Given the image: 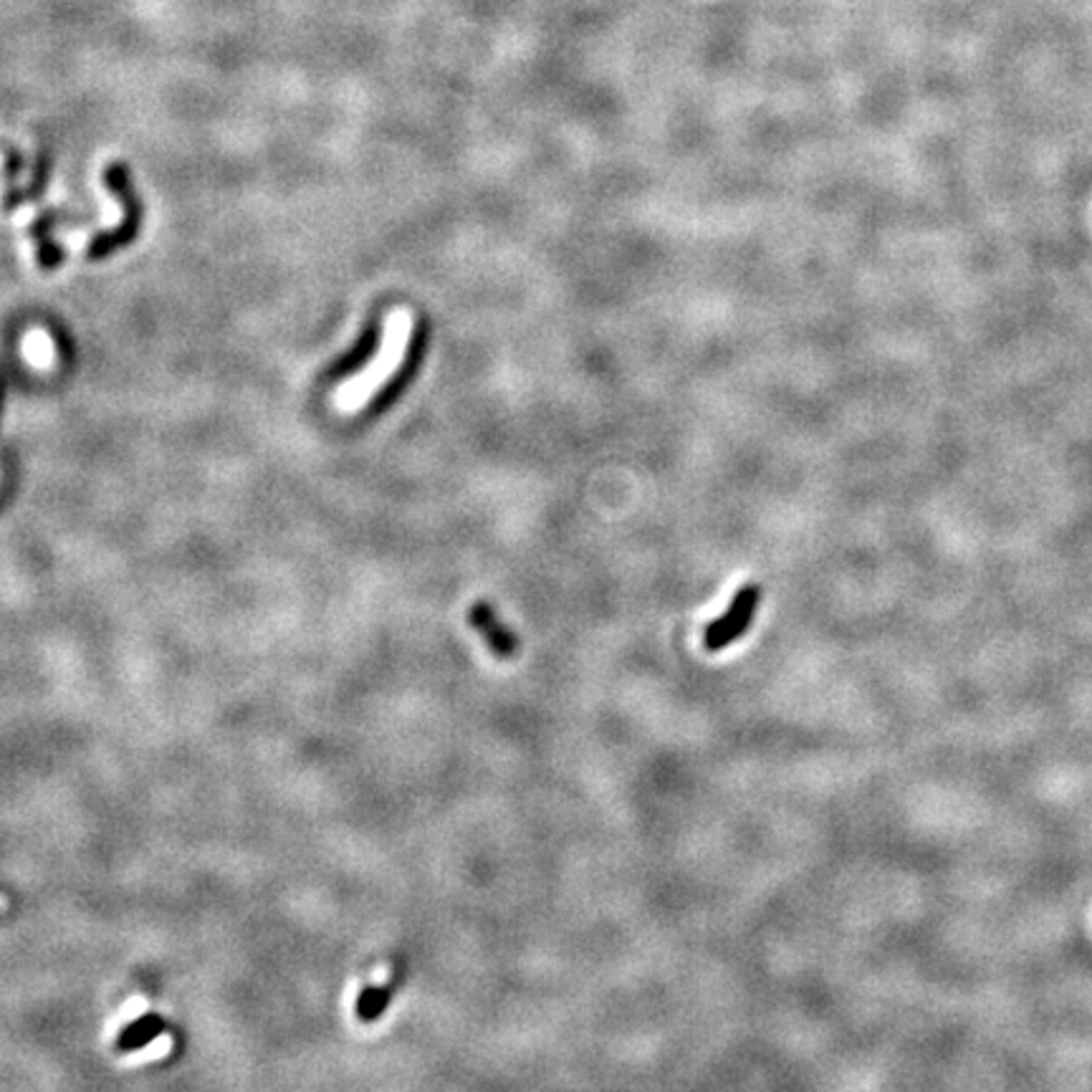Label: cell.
<instances>
[{
	"instance_id": "5b68a950",
	"label": "cell",
	"mask_w": 1092,
	"mask_h": 1092,
	"mask_svg": "<svg viewBox=\"0 0 1092 1092\" xmlns=\"http://www.w3.org/2000/svg\"><path fill=\"white\" fill-rule=\"evenodd\" d=\"M397 984H399V974L388 984H379V987H364L362 991H359L357 1004H355V1014L359 1022H364V1024L377 1022V1019L388 1011L392 999H395Z\"/></svg>"
},
{
	"instance_id": "6da1fadb",
	"label": "cell",
	"mask_w": 1092,
	"mask_h": 1092,
	"mask_svg": "<svg viewBox=\"0 0 1092 1092\" xmlns=\"http://www.w3.org/2000/svg\"><path fill=\"white\" fill-rule=\"evenodd\" d=\"M410 329H412L410 314H405V311H395V314L390 317L388 329H385V337H382V347H379L377 357L372 359L370 368L359 372L357 377H352L347 385H342V388L337 390L335 403L339 410L342 412L362 410L364 405H368L370 399L377 395V390L382 388V385L388 382L392 375H395L399 362H403L405 352H408Z\"/></svg>"
},
{
	"instance_id": "8992f818",
	"label": "cell",
	"mask_w": 1092,
	"mask_h": 1092,
	"mask_svg": "<svg viewBox=\"0 0 1092 1092\" xmlns=\"http://www.w3.org/2000/svg\"><path fill=\"white\" fill-rule=\"evenodd\" d=\"M23 357L31 368L49 370L53 359H56V347H53V339L49 337V331L31 329L29 335L23 337Z\"/></svg>"
},
{
	"instance_id": "3957f363",
	"label": "cell",
	"mask_w": 1092,
	"mask_h": 1092,
	"mask_svg": "<svg viewBox=\"0 0 1092 1092\" xmlns=\"http://www.w3.org/2000/svg\"><path fill=\"white\" fill-rule=\"evenodd\" d=\"M468 620L473 625V630L478 632V635L483 637L485 645H489V650L494 652L496 658H501V661H509V658H514L518 648H522V643H518L516 632L511 628H506V625L498 620V615L494 612V608H491L489 602H476L468 612Z\"/></svg>"
},
{
	"instance_id": "277c9868",
	"label": "cell",
	"mask_w": 1092,
	"mask_h": 1092,
	"mask_svg": "<svg viewBox=\"0 0 1092 1092\" xmlns=\"http://www.w3.org/2000/svg\"><path fill=\"white\" fill-rule=\"evenodd\" d=\"M165 1029H168V1022H165L159 1014L139 1017L132 1024H126L122 1031H119V1037L115 1042V1052H119V1055H130V1052L148 1047V1044L155 1042Z\"/></svg>"
},
{
	"instance_id": "7a4b0ae2",
	"label": "cell",
	"mask_w": 1092,
	"mask_h": 1092,
	"mask_svg": "<svg viewBox=\"0 0 1092 1092\" xmlns=\"http://www.w3.org/2000/svg\"><path fill=\"white\" fill-rule=\"evenodd\" d=\"M758 602H762V587H758V584H744V587L736 592L729 610L703 630V648L709 652H718L729 648V645H734L738 637H744L746 632H749L751 622H754Z\"/></svg>"
}]
</instances>
